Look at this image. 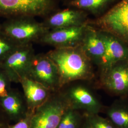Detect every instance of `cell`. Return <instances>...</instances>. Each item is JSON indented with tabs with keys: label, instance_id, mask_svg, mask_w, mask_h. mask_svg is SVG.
I'll return each instance as SVG.
<instances>
[{
	"label": "cell",
	"instance_id": "cell-10",
	"mask_svg": "<svg viewBox=\"0 0 128 128\" xmlns=\"http://www.w3.org/2000/svg\"><path fill=\"white\" fill-rule=\"evenodd\" d=\"M102 86L117 95L128 94V60L102 69Z\"/></svg>",
	"mask_w": 128,
	"mask_h": 128
},
{
	"label": "cell",
	"instance_id": "cell-21",
	"mask_svg": "<svg viewBox=\"0 0 128 128\" xmlns=\"http://www.w3.org/2000/svg\"><path fill=\"white\" fill-rule=\"evenodd\" d=\"M12 82L0 68V97L7 95L12 88Z\"/></svg>",
	"mask_w": 128,
	"mask_h": 128
},
{
	"label": "cell",
	"instance_id": "cell-24",
	"mask_svg": "<svg viewBox=\"0 0 128 128\" xmlns=\"http://www.w3.org/2000/svg\"><path fill=\"white\" fill-rule=\"evenodd\" d=\"M82 128H91V127L89 126V125L87 124V122H86V123L84 124V127Z\"/></svg>",
	"mask_w": 128,
	"mask_h": 128
},
{
	"label": "cell",
	"instance_id": "cell-6",
	"mask_svg": "<svg viewBox=\"0 0 128 128\" xmlns=\"http://www.w3.org/2000/svg\"><path fill=\"white\" fill-rule=\"evenodd\" d=\"M35 54L33 44L20 45L0 64V68L12 83H20L28 76Z\"/></svg>",
	"mask_w": 128,
	"mask_h": 128
},
{
	"label": "cell",
	"instance_id": "cell-5",
	"mask_svg": "<svg viewBox=\"0 0 128 128\" xmlns=\"http://www.w3.org/2000/svg\"><path fill=\"white\" fill-rule=\"evenodd\" d=\"M60 92L69 107L83 110L86 114H98L102 108L101 102L91 89L78 81L70 83L62 87Z\"/></svg>",
	"mask_w": 128,
	"mask_h": 128
},
{
	"label": "cell",
	"instance_id": "cell-14",
	"mask_svg": "<svg viewBox=\"0 0 128 128\" xmlns=\"http://www.w3.org/2000/svg\"><path fill=\"white\" fill-rule=\"evenodd\" d=\"M105 46V54L100 66L102 69L128 60V46L114 36L100 32Z\"/></svg>",
	"mask_w": 128,
	"mask_h": 128
},
{
	"label": "cell",
	"instance_id": "cell-11",
	"mask_svg": "<svg viewBox=\"0 0 128 128\" xmlns=\"http://www.w3.org/2000/svg\"><path fill=\"white\" fill-rule=\"evenodd\" d=\"M57 10L43 18L42 22L50 30L72 27L86 23L88 14L72 7Z\"/></svg>",
	"mask_w": 128,
	"mask_h": 128
},
{
	"label": "cell",
	"instance_id": "cell-18",
	"mask_svg": "<svg viewBox=\"0 0 128 128\" xmlns=\"http://www.w3.org/2000/svg\"><path fill=\"white\" fill-rule=\"evenodd\" d=\"M82 119L79 110L68 107L62 115L57 128H80Z\"/></svg>",
	"mask_w": 128,
	"mask_h": 128
},
{
	"label": "cell",
	"instance_id": "cell-1",
	"mask_svg": "<svg viewBox=\"0 0 128 128\" xmlns=\"http://www.w3.org/2000/svg\"><path fill=\"white\" fill-rule=\"evenodd\" d=\"M46 54L57 68L61 88L74 82L91 80L94 77L92 63L80 46L54 48Z\"/></svg>",
	"mask_w": 128,
	"mask_h": 128
},
{
	"label": "cell",
	"instance_id": "cell-20",
	"mask_svg": "<svg viewBox=\"0 0 128 128\" xmlns=\"http://www.w3.org/2000/svg\"><path fill=\"white\" fill-rule=\"evenodd\" d=\"M86 122L91 128H115L109 119H105L98 114H86Z\"/></svg>",
	"mask_w": 128,
	"mask_h": 128
},
{
	"label": "cell",
	"instance_id": "cell-27",
	"mask_svg": "<svg viewBox=\"0 0 128 128\" xmlns=\"http://www.w3.org/2000/svg\"></svg>",
	"mask_w": 128,
	"mask_h": 128
},
{
	"label": "cell",
	"instance_id": "cell-3",
	"mask_svg": "<svg viewBox=\"0 0 128 128\" xmlns=\"http://www.w3.org/2000/svg\"><path fill=\"white\" fill-rule=\"evenodd\" d=\"M86 24L117 38L128 46V0H121L104 14Z\"/></svg>",
	"mask_w": 128,
	"mask_h": 128
},
{
	"label": "cell",
	"instance_id": "cell-23",
	"mask_svg": "<svg viewBox=\"0 0 128 128\" xmlns=\"http://www.w3.org/2000/svg\"><path fill=\"white\" fill-rule=\"evenodd\" d=\"M56 2H57L58 3H62L64 5H66L67 4H68L69 2H71L72 0H55Z\"/></svg>",
	"mask_w": 128,
	"mask_h": 128
},
{
	"label": "cell",
	"instance_id": "cell-2",
	"mask_svg": "<svg viewBox=\"0 0 128 128\" xmlns=\"http://www.w3.org/2000/svg\"><path fill=\"white\" fill-rule=\"evenodd\" d=\"M0 30L18 45L38 43L50 30L35 17L20 16L0 23Z\"/></svg>",
	"mask_w": 128,
	"mask_h": 128
},
{
	"label": "cell",
	"instance_id": "cell-25",
	"mask_svg": "<svg viewBox=\"0 0 128 128\" xmlns=\"http://www.w3.org/2000/svg\"><path fill=\"white\" fill-rule=\"evenodd\" d=\"M2 117H5V116L4 114H2L1 110H0V118H2Z\"/></svg>",
	"mask_w": 128,
	"mask_h": 128
},
{
	"label": "cell",
	"instance_id": "cell-9",
	"mask_svg": "<svg viewBox=\"0 0 128 128\" xmlns=\"http://www.w3.org/2000/svg\"><path fill=\"white\" fill-rule=\"evenodd\" d=\"M86 28V23L78 26L50 30L38 43L52 46L54 48L80 46Z\"/></svg>",
	"mask_w": 128,
	"mask_h": 128
},
{
	"label": "cell",
	"instance_id": "cell-12",
	"mask_svg": "<svg viewBox=\"0 0 128 128\" xmlns=\"http://www.w3.org/2000/svg\"><path fill=\"white\" fill-rule=\"evenodd\" d=\"M0 110L5 117L16 122L31 112L29 111L23 93L13 88L7 95L0 97Z\"/></svg>",
	"mask_w": 128,
	"mask_h": 128
},
{
	"label": "cell",
	"instance_id": "cell-7",
	"mask_svg": "<svg viewBox=\"0 0 128 128\" xmlns=\"http://www.w3.org/2000/svg\"><path fill=\"white\" fill-rule=\"evenodd\" d=\"M68 107L60 91L53 92L48 99L33 112L31 128H57Z\"/></svg>",
	"mask_w": 128,
	"mask_h": 128
},
{
	"label": "cell",
	"instance_id": "cell-13",
	"mask_svg": "<svg viewBox=\"0 0 128 128\" xmlns=\"http://www.w3.org/2000/svg\"><path fill=\"white\" fill-rule=\"evenodd\" d=\"M80 46L92 64L99 66L101 65L105 54V46L99 30L86 24Z\"/></svg>",
	"mask_w": 128,
	"mask_h": 128
},
{
	"label": "cell",
	"instance_id": "cell-26",
	"mask_svg": "<svg viewBox=\"0 0 128 128\" xmlns=\"http://www.w3.org/2000/svg\"></svg>",
	"mask_w": 128,
	"mask_h": 128
},
{
	"label": "cell",
	"instance_id": "cell-19",
	"mask_svg": "<svg viewBox=\"0 0 128 128\" xmlns=\"http://www.w3.org/2000/svg\"><path fill=\"white\" fill-rule=\"evenodd\" d=\"M19 45L0 30V64Z\"/></svg>",
	"mask_w": 128,
	"mask_h": 128
},
{
	"label": "cell",
	"instance_id": "cell-4",
	"mask_svg": "<svg viewBox=\"0 0 128 128\" xmlns=\"http://www.w3.org/2000/svg\"><path fill=\"white\" fill-rule=\"evenodd\" d=\"M55 0H0V17L6 19L20 16L43 18L59 9Z\"/></svg>",
	"mask_w": 128,
	"mask_h": 128
},
{
	"label": "cell",
	"instance_id": "cell-8",
	"mask_svg": "<svg viewBox=\"0 0 128 128\" xmlns=\"http://www.w3.org/2000/svg\"><path fill=\"white\" fill-rule=\"evenodd\" d=\"M28 77L53 92L58 91L61 88L57 68L46 53L35 54Z\"/></svg>",
	"mask_w": 128,
	"mask_h": 128
},
{
	"label": "cell",
	"instance_id": "cell-15",
	"mask_svg": "<svg viewBox=\"0 0 128 128\" xmlns=\"http://www.w3.org/2000/svg\"><path fill=\"white\" fill-rule=\"evenodd\" d=\"M20 84L22 86L29 111L32 112L42 105L53 92L28 76L23 78Z\"/></svg>",
	"mask_w": 128,
	"mask_h": 128
},
{
	"label": "cell",
	"instance_id": "cell-16",
	"mask_svg": "<svg viewBox=\"0 0 128 128\" xmlns=\"http://www.w3.org/2000/svg\"><path fill=\"white\" fill-rule=\"evenodd\" d=\"M115 0H72L65 6L98 14Z\"/></svg>",
	"mask_w": 128,
	"mask_h": 128
},
{
	"label": "cell",
	"instance_id": "cell-17",
	"mask_svg": "<svg viewBox=\"0 0 128 128\" xmlns=\"http://www.w3.org/2000/svg\"><path fill=\"white\" fill-rule=\"evenodd\" d=\"M108 119L115 128H128V108L119 104L111 106L107 110Z\"/></svg>",
	"mask_w": 128,
	"mask_h": 128
},
{
	"label": "cell",
	"instance_id": "cell-22",
	"mask_svg": "<svg viewBox=\"0 0 128 128\" xmlns=\"http://www.w3.org/2000/svg\"><path fill=\"white\" fill-rule=\"evenodd\" d=\"M33 112H30L27 115L7 128H31V120Z\"/></svg>",
	"mask_w": 128,
	"mask_h": 128
}]
</instances>
